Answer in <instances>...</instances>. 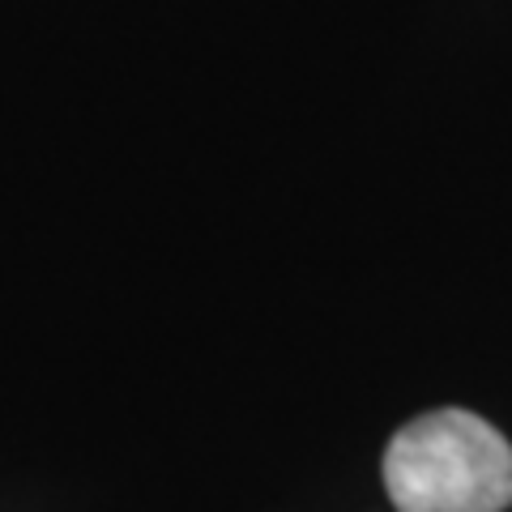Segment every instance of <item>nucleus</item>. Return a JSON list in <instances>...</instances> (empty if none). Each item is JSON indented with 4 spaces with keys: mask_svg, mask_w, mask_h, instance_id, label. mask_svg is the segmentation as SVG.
I'll list each match as a JSON object with an SVG mask.
<instances>
[{
    "mask_svg": "<svg viewBox=\"0 0 512 512\" xmlns=\"http://www.w3.org/2000/svg\"><path fill=\"white\" fill-rule=\"evenodd\" d=\"M384 491L397 512H504L512 444L474 410H427L384 448Z\"/></svg>",
    "mask_w": 512,
    "mask_h": 512,
    "instance_id": "f257e3e1",
    "label": "nucleus"
}]
</instances>
